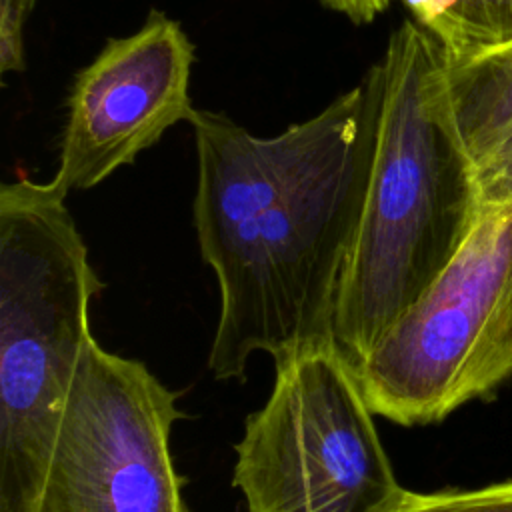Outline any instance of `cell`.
Listing matches in <instances>:
<instances>
[{
	"label": "cell",
	"mask_w": 512,
	"mask_h": 512,
	"mask_svg": "<svg viewBox=\"0 0 512 512\" xmlns=\"http://www.w3.org/2000/svg\"><path fill=\"white\" fill-rule=\"evenodd\" d=\"M378 62L312 118L256 136L194 108V228L220 314L208 354L216 380L332 340L340 282L360 226L376 142Z\"/></svg>",
	"instance_id": "obj_1"
},
{
	"label": "cell",
	"mask_w": 512,
	"mask_h": 512,
	"mask_svg": "<svg viewBox=\"0 0 512 512\" xmlns=\"http://www.w3.org/2000/svg\"><path fill=\"white\" fill-rule=\"evenodd\" d=\"M378 70L372 174L332 320V342L354 368L450 264L480 208L442 46L404 20Z\"/></svg>",
	"instance_id": "obj_2"
},
{
	"label": "cell",
	"mask_w": 512,
	"mask_h": 512,
	"mask_svg": "<svg viewBox=\"0 0 512 512\" xmlns=\"http://www.w3.org/2000/svg\"><path fill=\"white\" fill-rule=\"evenodd\" d=\"M68 188H0V512H42L48 464L102 290Z\"/></svg>",
	"instance_id": "obj_3"
},
{
	"label": "cell",
	"mask_w": 512,
	"mask_h": 512,
	"mask_svg": "<svg viewBox=\"0 0 512 512\" xmlns=\"http://www.w3.org/2000/svg\"><path fill=\"white\" fill-rule=\"evenodd\" d=\"M376 416L438 424L512 376V202L480 206L432 286L356 368Z\"/></svg>",
	"instance_id": "obj_4"
},
{
	"label": "cell",
	"mask_w": 512,
	"mask_h": 512,
	"mask_svg": "<svg viewBox=\"0 0 512 512\" xmlns=\"http://www.w3.org/2000/svg\"><path fill=\"white\" fill-rule=\"evenodd\" d=\"M246 418L232 484L248 512H376L398 490L356 368L332 340L274 360Z\"/></svg>",
	"instance_id": "obj_5"
},
{
	"label": "cell",
	"mask_w": 512,
	"mask_h": 512,
	"mask_svg": "<svg viewBox=\"0 0 512 512\" xmlns=\"http://www.w3.org/2000/svg\"><path fill=\"white\" fill-rule=\"evenodd\" d=\"M178 396L90 340L58 424L42 512H188L170 434Z\"/></svg>",
	"instance_id": "obj_6"
},
{
	"label": "cell",
	"mask_w": 512,
	"mask_h": 512,
	"mask_svg": "<svg viewBox=\"0 0 512 512\" xmlns=\"http://www.w3.org/2000/svg\"><path fill=\"white\" fill-rule=\"evenodd\" d=\"M192 64L188 34L156 8L136 32L110 38L72 84L54 176L68 190H88L188 122Z\"/></svg>",
	"instance_id": "obj_7"
},
{
	"label": "cell",
	"mask_w": 512,
	"mask_h": 512,
	"mask_svg": "<svg viewBox=\"0 0 512 512\" xmlns=\"http://www.w3.org/2000/svg\"><path fill=\"white\" fill-rule=\"evenodd\" d=\"M456 130L474 164L512 130V44L460 66H448Z\"/></svg>",
	"instance_id": "obj_8"
},
{
	"label": "cell",
	"mask_w": 512,
	"mask_h": 512,
	"mask_svg": "<svg viewBox=\"0 0 512 512\" xmlns=\"http://www.w3.org/2000/svg\"><path fill=\"white\" fill-rule=\"evenodd\" d=\"M412 20L460 66L512 44V0H402Z\"/></svg>",
	"instance_id": "obj_9"
},
{
	"label": "cell",
	"mask_w": 512,
	"mask_h": 512,
	"mask_svg": "<svg viewBox=\"0 0 512 512\" xmlns=\"http://www.w3.org/2000/svg\"><path fill=\"white\" fill-rule=\"evenodd\" d=\"M376 512H512V480L434 492L400 490Z\"/></svg>",
	"instance_id": "obj_10"
},
{
	"label": "cell",
	"mask_w": 512,
	"mask_h": 512,
	"mask_svg": "<svg viewBox=\"0 0 512 512\" xmlns=\"http://www.w3.org/2000/svg\"><path fill=\"white\" fill-rule=\"evenodd\" d=\"M474 184L480 206L512 202V130L474 164Z\"/></svg>",
	"instance_id": "obj_11"
},
{
	"label": "cell",
	"mask_w": 512,
	"mask_h": 512,
	"mask_svg": "<svg viewBox=\"0 0 512 512\" xmlns=\"http://www.w3.org/2000/svg\"><path fill=\"white\" fill-rule=\"evenodd\" d=\"M38 0H0V74L22 72L24 32Z\"/></svg>",
	"instance_id": "obj_12"
},
{
	"label": "cell",
	"mask_w": 512,
	"mask_h": 512,
	"mask_svg": "<svg viewBox=\"0 0 512 512\" xmlns=\"http://www.w3.org/2000/svg\"><path fill=\"white\" fill-rule=\"evenodd\" d=\"M330 10L346 16L354 24H368L384 12L390 0H320Z\"/></svg>",
	"instance_id": "obj_13"
}]
</instances>
